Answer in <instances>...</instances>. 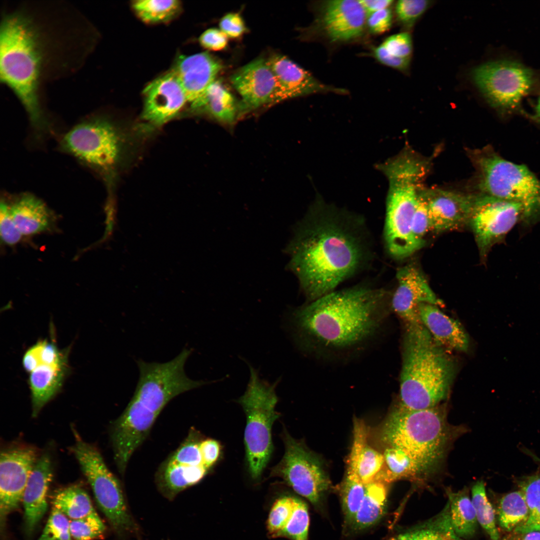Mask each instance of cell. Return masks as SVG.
Segmentation results:
<instances>
[{
	"mask_svg": "<svg viewBox=\"0 0 540 540\" xmlns=\"http://www.w3.org/2000/svg\"><path fill=\"white\" fill-rule=\"evenodd\" d=\"M52 508L70 520L78 519L95 512L86 492L78 485H72L56 492L52 499Z\"/></svg>",
	"mask_w": 540,
	"mask_h": 540,
	"instance_id": "cell-32",
	"label": "cell"
},
{
	"mask_svg": "<svg viewBox=\"0 0 540 540\" xmlns=\"http://www.w3.org/2000/svg\"><path fill=\"white\" fill-rule=\"evenodd\" d=\"M220 30L228 38H237L247 32V28L238 12H229L224 16L219 23Z\"/></svg>",
	"mask_w": 540,
	"mask_h": 540,
	"instance_id": "cell-49",
	"label": "cell"
},
{
	"mask_svg": "<svg viewBox=\"0 0 540 540\" xmlns=\"http://www.w3.org/2000/svg\"><path fill=\"white\" fill-rule=\"evenodd\" d=\"M366 24L370 31L374 34H381L391 27L392 14L391 10L385 8L367 15Z\"/></svg>",
	"mask_w": 540,
	"mask_h": 540,
	"instance_id": "cell-50",
	"label": "cell"
},
{
	"mask_svg": "<svg viewBox=\"0 0 540 540\" xmlns=\"http://www.w3.org/2000/svg\"><path fill=\"white\" fill-rule=\"evenodd\" d=\"M266 60L276 82L273 103L314 94L330 92L346 94L348 92L344 89L321 82L309 72L282 54H274Z\"/></svg>",
	"mask_w": 540,
	"mask_h": 540,
	"instance_id": "cell-21",
	"label": "cell"
},
{
	"mask_svg": "<svg viewBox=\"0 0 540 540\" xmlns=\"http://www.w3.org/2000/svg\"><path fill=\"white\" fill-rule=\"evenodd\" d=\"M536 117L540 120V96L536 108Z\"/></svg>",
	"mask_w": 540,
	"mask_h": 540,
	"instance_id": "cell-57",
	"label": "cell"
},
{
	"mask_svg": "<svg viewBox=\"0 0 540 540\" xmlns=\"http://www.w3.org/2000/svg\"><path fill=\"white\" fill-rule=\"evenodd\" d=\"M366 16L360 0H327L321 5L318 20L330 42H344L362 35Z\"/></svg>",
	"mask_w": 540,
	"mask_h": 540,
	"instance_id": "cell-19",
	"label": "cell"
},
{
	"mask_svg": "<svg viewBox=\"0 0 540 540\" xmlns=\"http://www.w3.org/2000/svg\"><path fill=\"white\" fill-rule=\"evenodd\" d=\"M100 508L120 538L138 533L118 480L108 468L99 451L76 436L72 446Z\"/></svg>",
	"mask_w": 540,
	"mask_h": 540,
	"instance_id": "cell-9",
	"label": "cell"
},
{
	"mask_svg": "<svg viewBox=\"0 0 540 540\" xmlns=\"http://www.w3.org/2000/svg\"><path fill=\"white\" fill-rule=\"evenodd\" d=\"M208 471L204 465L179 464L168 458L156 472V484L162 495L172 500L180 492L200 482Z\"/></svg>",
	"mask_w": 540,
	"mask_h": 540,
	"instance_id": "cell-27",
	"label": "cell"
},
{
	"mask_svg": "<svg viewBox=\"0 0 540 540\" xmlns=\"http://www.w3.org/2000/svg\"><path fill=\"white\" fill-rule=\"evenodd\" d=\"M474 193L475 200L468 222L480 254L484 257L520 220L528 216L519 203Z\"/></svg>",
	"mask_w": 540,
	"mask_h": 540,
	"instance_id": "cell-13",
	"label": "cell"
},
{
	"mask_svg": "<svg viewBox=\"0 0 540 540\" xmlns=\"http://www.w3.org/2000/svg\"><path fill=\"white\" fill-rule=\"evenodd\" d=\"M390 54L402 58H410L412 51V42L410 35L407 32L396 34L386 38L382 44Z\"/></svg>",
	"mask_w": 540,
	"mask_h": 540,
	"instance_id": "cell-48",
	"label": "cell"
},
{
	"mask_svg": "<svg viewBox=\"0 0 540 540\" xmlns=\"http://www.w3.org/2000/svg\"><path fill=\"white\" fill-rule=\"evenodd\" d=\"M381 172L388 180L384 228L385 244L394 258H406L422 246L414 238L413 218L420 192L428 174L418 161L398 158L384 164Z\"/></svg>",
	"mask_w": 540,
	"mask_h": 540,
	"instance_id": "cell-6",
	"label": "cell"
},
{
	"mask_svg": "<svg viewBox=\"0 0 540 540\" xmlns=\"http://www.w3.org/2000/svg\"><path fill=\"white\" fill-rule=\"evenodd\" d=\"M158 414L132 398L112 424L111 438L114 460L124 474L130 458L148 436Z\"/></svg>",
	"mask_w": 540,
	"mask_h": 540,
	"instance_id": "cell-15",
	"label": "cell"
},
{
	"mask_svg": "<svg viewBox=\"0 0 540 540\" xmlns=\"http://www.w3.org/2000/svg\"><path fill=\"white\" fill-rule=\"evenodd\" d=\"M141 115L145 130L160 126L176 116L188 102L184 91L172 70L149 83L143 90Z\"/></svg>",
	"mask_w": 540,
	"mask_h": 540,
	"instance_id": "cell-16",
	"label": "cell"
},
{
	"mask_svg": "<svg viewBox=\"0 0 540 540\" xmlns=\"http://www.w3.org/2000/svg\"><path fill=\"white\" fill-rule=\"evenodd\" d=\"M106 528L96 512L70 520V530L74 540H92L102 536Z\"/></svg>",
	"mask_w": 540,
	"mask_h": 540,
	"instance_id": "cell-43",
	"label": "cell"
},
{
	"mask_svg": "<svg viewBox=\"0 0 540 540\" xmlns=\"http://www.w3.org/2000/svg\"><path fill=\"white\" fill-rule=\"evenodd\" d=\"M431 2L424 0H400L396 6L398 20L406 26H412L426 12Z\"/></svg>",
	"mask_w": 540,
	"mask_h": 540,
	"instance_id": "cell-45",
	"label": "cell"
},
{
	"mask_svg": "<svg viewBox=\"0 0 540 540\" xmlns=\"http://www.w3.org/2000/svg\"><path fill=\"white\" fill-rule=\"evenodd\" d=\"M456 370L452 356L422 324H405L398 406L413 410L438 406L448 395Z\"/></svg>",
	"mask_w": 540,
	"mask_h": 540,
	"instance_id": "cell-4",
	"label": "cell"
},
{
	"mask_svg": "<svg viewBox=\"0 0 540 540\" xmlns=\"http://www.w3.org/2000/svg\"><path fill=\"white\" fill-rule=\"evenodd\" d=\"M385 292L358 286L332 292L292 312L296 344L303 350H342L371 338L386 317Z\"/></svg>",
	"mask_w": 540,
	"mask_h": 540,
	"instance_id": "cell-2",
	"label": "cell"
},
{
	"mask_svg": "<svg viewBox=\"0 0 540 540\" xmlns=\"http://www.w3.org/2000/svg\"><path fill=\"white\" fill-rule=\"evenodd\" d=\"M40 34L32 19L22 12L6 15L0 30V77L26 110L40 134L48 124L41 106L39 86L44 62Z\"/></svg>",
	"mask_w": 540,
	"mask_h": 540,
	"instance_id": "cell-3",
	"label": "cell"
},
{
	"mask_svg": "<svg viewBox=\"0 0 540 540\" xmlns=\"http://www.w3.org/2000/svg\"><path fill=\"white\" fill-rule=\"evenodd\" d=\"M383 455L382 466L374 480L389 484L397 480L420 477L414 462L404 451L387 447Z\"/></svg>",
	"mask_w": 540,
	"mask_h": 540,
	"instance_id": "cell-34",
	"label": "cell"
},
{
	"mask_svg": "<svg viewBox=\"0 0 540 540\" xmlns=\"http://www.w3.org/2000/svg\"><path fill=\"white\" fill-rule=\"evenodd\" d=\"M388 484L374 480L366 484L362 502L350 526L358 532L377 523L383 516L386 508Z\"/></svg>",
	"mask_w": 540,
	"mask_h": 540,
	"instance_id": "cell-30",
	"label": "cell"
},
{
	"mask_svg": "<svg viewBox=\"0 0 540 540\" xmlns=\"http://www.w3.org/2000/svg\"><path fill=\"white\" fill-rule=\"evenodd\" d=\"M139 18L147 24L168 22L180 13L182 4L178 0H136L132 4Z\"/></svg>",
	"mask_w": 540,
	"mask_h": 540,
	"instance_id": "cell-36",
	"label": "cell"
},
{
	"mask_svg": "<svg viewBox=\"0 0 540 540\" xmlns=\"http://www.w3.org/2000/svg\"><path fill=\"white\" fill-rule=\"evenodd\" d=\"M250 376L244 394L237 400L246 416L244 440L248 470L254 480L258 479L271 456L273 445L272 426L280 416L275 410L278 402L273 384L260 378L258 372L248 363Z\"/></svg>",
	"mask_w": 540,
	"mask_h": 540,
	"instance_id": "cell-8",
	"label": "cell"
},
{
	"mask_svg": "<svg viewBox=\"0 0 540 540\" xmlns=\"http://www.w3.org/2000/svg\"><path fill=\"white\" fill-rule=\"evenodd\" d=\"M519 485L528 506L530 515L526 522L513 532L524 533L540 530V474L528 477L520 482Z\"/></svg>",
	"mask_w": 540,
	"mask_h": 540,
	"instance_id": "cell-38",
	"label": "cell"
},
{
	"mask_svg": "<svg viewBox=\"0 0 540 540\" xmlns=\"http://www.w3.org/2000/svg\"><path fill=\"white\" fill-rule=\"evenodd\" d=\"M190 108L194 112L206 114L226 124H232L240 115L239 103L221 81L216 79L190 104Z\"/></svg>",
	"mask_w": 540,
	"mask_h": 540,
	"instance_id": "cell-26",
	"label": "cell"
},
{
	"mask_svg": "<svg viewBox=\"0 0 540 540\" xmlns=\"http://www.w3.org/2000/svg\"><path fill=\"white\" fill-rule=\"evenodd\" d=\"M69 372L68 360L41 364L28 373L32 404V416L36 417L42 408L60 392Z\"/></svg>",
	"mask_w": 540,
	"mask_h": 540,
	"instance_id": "cell-25",
	"label": "cell"
},
{
	"mask_svg": "<svg viewBox=\"0 0 540 540\" xmlns=\"http://www.w3.org/2000/svg\"><path fill=\"white\" fill-rule=\"evenodd\" d=\"M422 189L414 215L412 232L415 240L422 247L424 244V237L430 231V224L426 206L421 194Z\"/></svg>",
	"mask_w": 540,
	"mask_h": 540,
	"instance_id": "cell-47",
	"label": "cell"
},
{
	"mask_svg": "<svg viewBox=\"0 0 540 540\" xmlns=\"http://www.w3.org/2000/svg\"><path fill=\"white\" fill-rule=\"evenodd\" d=\"M460 429L448 422L444 406L413 410L398 406L384 421L380 437L386 448L408 454L424 476L436 470Z\"/></svg>",
	"mask_w": 540,
	"mask_h": 540,
	"instance_id": "cell-5",
	"label": "cell"
},
{
	"mask_svg": "<svg viewBox=\"0 0 540 540\" xmlns=\"http://www.w3.org/2000/svg\"><path fill=\"white\" fill-rule=\"evenodd\" d=\"M9 207L11 216L22 235L37 234L50 226V214L48 207L31 194H23Z\"/></svg>",
	"mask_w": 540,
	"mask_h": 540,
	"instance_id": "cell-28",
	"label": "cell"
},
{
	"mask_svg": "<svg viewBox=\"0 0 540 540\" xmlns=\"http://www.w3.org/2000/svg\"><path fill=\"white\" fill-rule=\"evenodd\" d=\"M467 153L475 169L474 192L519 203L528 216L540 209V181L526 166L485 148Z\"/></svg>",
	"mask_w": 540,
	"mask_h": 540,
	"instance_id": "cell-7",
	"label": "cell"
},
{
	"mask_svg": "<svg viewBox=\"0 0 540 540\" xmlns=\"http://www.w3.org/2000/svg\"><path fill=\"white\" fill-rule=\"evenodd\" d=\"M68 350H60L52 340H39L29 348L24 354L22 363L28 373L38 366L56 363L68 359Z\"/></svg>",
	"mask_w": 540,
	"mask_h": 540,
	"instance_id": "cell-37",
	"label": "cell"
},
{
	"mask_svg": "<svg viewBox=\"0 0 540 540\" xmlns=\"http://www.w3.org/2000/svg\"><path fill=\"white\" fill-rule=\"evenodd\" d=\"M396 279L398 285L391 306L405 324H422L418 308L422 304L444 306L422 272L416 266L410 264L400 268L397 272Z\"/></svg>",
	"mask_w": 540,
	"mask_h": 540,
	"instance_id": "cell-17",
	"label": "cell"
},
{
	"mask_svg": "<svg viewBox=\"0 0 540 540\" xmlns=\"http://www.w3.org/2000/svg\"><path fill=\"white\" fill-rule=\"evenodd\" d=\"M296 498L292 496H282L273 504L267 522L268 533L272 538H278L286 526L293 512Z\"/></svg>",
	"mask_w": 540,
	"mask_h": 540,
	"instance_id": "cell-42",
	"label": "cell"
},
{
	"mask_svg": "<svg viewBox=\"0 0 540 540\" xmlns=\"http://www.w3.org/2000/svg\"><path fill=\"white\" fill-rule=\"evenodd\" d=\"M310 518L306 504L296 498L293 512L278 537L291 540H308Z\"/></svg>",
	"mask_w": 540,
	"mask_h": 540,
	"instance_id": "cell-41",
	"label": "cell"
},
{
	"mask_svg": "<svg viewBox=\"0 0 540 540\" xmlns=\"http://www.w3.org/2000/svg\"><path fill=\"white\" fill-rule=\"evenodd\" d=\"M421 194L428 209L430 231L440 232L452 230L468 222L475 200L474 192L464 194L424 186Z\"/></svg>",
	"mask_w": 540,
	"mask_h": 540,
	"instance_id": "cell-18",
	"label": "cell"
},
{
	"mask_svg": "<svg viewBox=\"0 0 540 540\" xmlns=\"http://www.w3.org/2000/svg\"></svg>",
	"mask_w": 540,
	"mask_h": 540,
	"instance_id": "cell-59",
	"label": "cell"
},
{
	"mask_svg": "<svg viewBox=\"0 0 540 540\" xmlns=\"http://www.w3.org/2000/svg\"><path fill=\"white\" fill-rule=\"evenodd\" d=\"M498 513L500 525L507 531H514L524 524L530 515L528 506L520 491L512 492L502 496Z\"/></svg>",
	"mask_w": 540,
	"mask_h": 540,
	"instance_id": "cell-35",
	"label": "cell"
},
{
	"mask_svg": "<svg viewBox=\"0 0 540 540\" xmlns=\"http://www.w3.org/2000/svg\"><path fill=\"white\" fill-rule=\"evenodd\" d=\"M513 536L512 537V536L510 538H507L505 540H516V539L515 538L514 536Z\"/></svg>",
	"mask_w": 540,
	"mask_h": 540,
	"instance_id": "cell-58",
	"label": "cell"
},
{
	"mask_svg": "<svg viewBox=\"0 0 540 540\" xmlns=\"http://www.w3.org/2000/svg\"><path fill=\"white\" fill-rule=\"evenodd\" d=\"M222 68L220 61L215 56L202 52L179 56L172 70L184 91L188 103L190 104L216 80Z\"/></svg>",
	"mask_w": 540,
	"mask_h": 540,
	"instance_id": "cell-22",
	"label": "cell"
},
{
	"mask_svg": "<svg viewBox=\"0 0 540 540\" xmlns=\"http://www.w3.org/2000/svg\"><path fill=\"white\" fill-rule=\"evenodd\" d=\"M410 532L414 540H462L452 527L448 506L438 516Z\"/></svg>",
	"mask_w": 540,
	"mask_h": 540,
	"instance_id": "cell-40",
	"label": "cell"
},
{
	"mask_svg": "<svg viewBox=\"0 0 540 540\" xmlns=\"http://www.w3.org/2000/svg\"><path fill=\"white\" fill-rule=\"evenodd\" d=\"M472 80L488 102L500 108L517 107L534 84L532 70L510 60L481 64L472 72Z\"/></svg>",
	"mask_w": 540,
	"mask_h": 540,
	"instance_id": "cell-12",
	"label": "cell"
},
{
	"mask_svg": "<svg viewBox=\"0 0 540 540\" xmlns=\"http://www.w3.org/2000/svg\"><path fill=\"white\" fill-rule=\"evenodd\" d=\"M516 540H540V530H534L524 533L514 532Z\"/></svg>",
	"mask_w": 540,
	"mask_h": 540,
	"instance_id": "cell-55",
	"label": "cell"
},
{
	"mask_svg": "<svg viewBox=\"0 0 540 540\" xmlns=\"http://www.w3.org/2000/svg\"><path fill=\"white\" fill-rule=\"evenodd\" d=\"M52 477L51 458L48 453H43L36 462L22 498L28 534L33 532L46 511L48 492Z\"/></svg>",
	"mask_w": 540,
	"mask_h": 540,
	"instance_id": "cell-23",
	"label": "cell"
},
{
	"mask_svg": "<svg viewBox=\"0 0 540 540\" xmlns=\"http://www.w3.org/2000/svg\"><path fill=\"white\" fill-rule=\"evenodd\" d=\"M314 207L317 216L312 210L314 216L299 225L286 248L288 268L309 302L332 292L356 272L364 256L360 237L340 213L320 200Z\"/></svg>",
	"mask_w": 540,
	"mask_h": 540,
	"instance_id": "cell-1",
	"label": "cell"
},
{
	"mask_svg": "<svg viewBox=\"0 0 540 540\" xmlns=\"http://www.w3.org/2000/svg\"><path fill=\"white\" fill-rule=\"evenodd\" d=\"M62 148L88 166L111 172L119 164L124 139L117 126L102 116H94L77 124L62 138Z\"/></svg>",
	"mask_w": 540,
	"mask_h": 540,
	"instance_id": "cell-10",
	"label": "cell"
},
{
	"mask_svg": "<svg viewBox=\"0 0 540 540\" xmlns=\"http://www.w3.org/2000/svg\"><path fill=\"white\" fill-rule=\"evenodd\" d=\"M366 484L360 480L356 465L346 462L344 478L340 484L339 492L344 521L350 524L364 497Z\"/></svg>",
	"mask_w": 540,
	"mask_h": 540,
	"instance_id": "cell-33",
	"label": "cell"
},
{
	"mask_svg": "<svg viewBox=\"0 0 540 540\" xmlns=\"http://www.w3.org/2000/svg\"><path fill=\"white\" fill-rule=\"evenodd\" d=\"M30 446L9 448L0 457V516L4 525L7 516L22 501L24 492L38 458Z\"/></svg>",
	"mask_w": 540,
	"mask_h": 540,
	"instance_id": "cell-14",
	"label": "cell"
},
{
	"mask_svg": "<svg viewBox=\"0 0 540 540\" xmlns=\"http://www.w3.org/2000/svg\"><path fill=\"white\" fill-rule=\"evenodd\" d=\"M285 452L270 471V476L281 478L298 494L318 504L330 486L320 460L300 441L284 431Z\"/></svg>",
	"mask_w": 540,
	"mask_h": 540,
	"instance_id": "cell-11",
	"label": "cell"
},
{
	"mask_svg": "<svg viewBox=\"0 0 540 540\" xmlns=\"http://www.w3.org/2000/svg\"><path fill=\"white\" fill-rule=\"evenodd\" d=\"M472 501L477 520L492 540H499L494 508L486 494L483 481L476 482L472 489Z\"/></svg>",
	"mask_w": 540,
	"mask_h": 540,
	"instance_id": "cell-39",
	"label": "cell"
},
{
	"mask_svg": "<svg viewBox=\"0 0 540 540\" xmlns=\"http://www.w3.org/2000/svg\"><path fill=\"white\" fill-rule=\"evenodd\" d=\"M374 56L380 63L400 71H406L409 68L410 58H402L389 54L381 44L374 50Z\"/></svg>",
	"mask_w": 540,
	"mask_h": 540,
	"instance_id": "cell-53",
	"label": "cell"
},
{
	"mask_svg": "<svg viewBox=\"0 0 540 540\" xmlns=\"http://www.w3.org/2000/svg\"><path fill=\"white\" fill-rule=\"evenodd\" d=\"M200 44L210 50H224L228 44V38L220 29L210 28L204 32L199 37Z\"/></svg>",
	"mask_w": 540,
	"mask_h": 540,
	"instance_id": "cell-51",
	"label": "cell"
},
{
	"mask_svg": "<svg viewBox=\"0 0 540 540\" xmlns=\"http://www.w3.org/2000/svg\"><path fill=\"white\" fill-rule=\"evenodd\" d=\"M418 312L422 324L438 344L456 351L468 350V334L458 321L442 312L438 306L431 304H420Z\"/></svg>",
	"mask_w": 540,
	"mask_h": 540,
	"instance_id": "cell-24",
	"label": "cell"
},
{
	"mask_svg": "<svg viewBox=\"0 0 540 540\" xmlns=\"http://www.w3.org/2000/svg\"><path fill=\"white\" fill-rule=\"evenodd\" d=\"M448 512L456 534L460 538L472 537L476 532L478 520L475 510L466 489L458 492L448 491Z\"/></svg>",
	"mask_w": 540,
	"mask_h": 540,
	"instance_id": "cell-31",
	"label": "cell"
},
{
	"mask_svg": "<svg viewBox=\"0 0 540 540\" xmlns=\"http://www.w3.org/2000/svg\"><path fill=\"white\" fill-rule=\"evenodd\" d=\"M219 442L212 438L204 439L200 443V450L204 466L210 469L219 458L220 453Z\"/></svg>",
	"mask_w": 540,
	"mask_h": 540,
	"instance_id": "cell-52",
	"label": "cell"
},
{
	"mask_svg": "<svg viewBox=\"0 0 540 540\" xmlns=\"http://www.w3.org/2000/svg\"><path fill=\"white\" fill-rule=\"evenodd\" d=\"M230 81L242 98L240 114L273 103L276 82L266 59L257 58L238 68Z\"/></svg>",
	"mask_w": 540,
	"mask_h": 540,
	"instance_id": "cell-20",
	"label": "cell"
},
{
	"mask_svg": "<svg viewBox=\"0 0 540 540\" xmlns=\"http://www.w3.org/2000/svg\"><path fill=\"white\" fill-rule=\"evenodd\" d=\"M360 2L365 10L366 15L388 8L394 2L392 0H360Z\"/></svg>",
	"mask_w": 540,
	"mask_h": 540,
	"instance_id": "cell-54",
	"label": "cell"
},
{
	"mask_svg": "<svg viewBox=\"0 0 540 540\" xmlns=\"http://www.w3.org/2000/svg\"><path fill=\"white\" fill-rule=\"evenodd\" d=\"M388 540H414V539L410 531L392 537Z\"/></svg>",
	"mask_w": 540,
	"mask_h": 540,
	"instance_id": "cell-56",
	"label": "cell"
},
{
	"mask_svg": "<svg viewBox=\"0 0 540 540\" xmlns=\"http://www.w3.org/2000/svg\"><path fill=\"white\" fill-rule=\"evenodd\" d=\"M368 432L364 422L356 418L350 452L356 458L358 476L365 484L374 480L384 462L383 454L368 444Z\"/></svg>",
	"mask_w": 540,
	"mask_h": 540,
	"instance_id": "cell-29",
	"label": "cell"
},
{
	"mask_svg": "<svg viewBox=\"0 0 540 540\" xmlns=\"http://www.w3.org/2000/svg\"><path fill=\"white\" fill-rule=\"evenodd\" d=\"M38 540H72L70 520L62 512L52 508Z\"/></svg>",
	"mask_w": 540,
	"mask_h": 540,
	"instance_id": "cell-44",
	"label": "cell"
},
{
	"mask_svg": "<svg viewBox=\"0 0 540 540\" xmlns=\"http://www.w3.org/2000/svg\"><path fill=\"white\" fill-rule=\"evenodd\" d=\"M0 234L2 240L8 246L18 243L22 236L11 216L9 205L4 201L0 206Z\"/></svg>",
	"mask_w": 540,
	"mask_h": 540,
	"instance_id": "cell-46",
	"label": "cell"
}]
</instances>
